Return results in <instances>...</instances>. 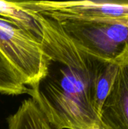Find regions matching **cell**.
<instances>
[{"instance_id":"ba28073f","label":"cell","mask_w":128,"mask_h":129,"mask_svg":"<svg viewBox=\"0 0 128 129\" xmlns=\"http://www.w3.org/2000/svg\"><path fill=\"white\" fill-rule=\"evenodd\" d=\"M126 61H128V60L115 61L105 60L103 63L98 73L94 88V109L98 116H100L103 102L115 79L120 65Z\"/></svg>"},{"instance_id":"30bf717a","label":"cell","mask_w":128,"mask_h":129,"mask_svg":"<svg viewBox=\"0 0 128 129\" xmlns=\"http://www.w3.org/2000/svg\"><path fill=\"white\" fill-rule=\"evenodd\" d=\"M115 23H121V24H124L125 26H128V20H124V21H118V22H115Z\"/></svg>"},{"instance_id":"9c48e42d","label":"cell","mask_w":128,"mask_h":129,"mask_svg":"<svg viewBox=\"0 0 128 129\" xmlns=\"http://www.w3.org/2000/svg\"><path fill=\"white\" fill-rule=\"evenodd\" d=\"M28 92L22 77L0 53V93L18 95Z\"/></svg>"},{"instance_id":"8fae6325","label":"cell","mask_w":128,"mask_h":129,"mask_svg":"<svg viewBox=\"0 0 128 129\" xmlns=\"http://www.w3.org/2000/svg\"><path fill=\"white\" fill-rule=\"evenodd\" d=\"M86 129H102L100 128V125H95V126H93V127H91V128H88Z\"/></svg>"},{"instance_id":"7a4b0ae2","label":"cell","mask_w":128,"mask_h":129,"mask_svg":"<svg viewBox=\"0 0 128 129\" xmlns=\"http://www.w3.org/2000/svg\"><path fill=\"white\" fill-rule=\"evenodd\" d=\"M58 23L72 41L90 54L106 61L128 60L127 26L103 20H64Z\"/></svg>"},{"instance_id":"5b68a950","label":"cell","mask_w":128,"mask_h":129,"mask_svg":"<svg viewBox=\"0 0 128 129\" xmlns=\"http://www.w3.org/2000/svg\"><path fill=\"white\" fill-rule=\"evenodd\" d=\"M99 119L102 129H128V61L120 65Z\"/></svg>"},{"instance_id":"52a82bcc","label":"cell","mask_w":128,"mask_h":129,"mask_svg":"<svg viewBox=\"0 0 128 129\" xmlns=\"http://www.w3.org/2000/svg\"><path fill=\"white\" fill-rule=\"evenodd\" d=\"M0 17L15 23L41 42L42 30L39 23L32 12L23 9L17 2L0 1Z\"/></svg>"},{"instance_id":"8992f818","label":"cell","mask_w":128,"mask_h":129,"mask_svg":"<svg viewBox=\"0 0 128 129\" xmlns=\"http://www.w3.org/2000/svg\"><path fill=\"white\" fill-rule=\"evenodd\" d=\"M8 129H53L35 103L23 101L17 111L7 119Z\"/></svg>"},{"instance_id":"277c9868","label":"cell","mask_w":128,"mask_h":129,"mask_svg":"<svg viewBox=\"0 0 128 129\" xmlns=\"http://www.w3.org/2000/svg\"><path fill=\"white\" fill-rule=\"evenodd\" d=\"M25 10L51 20H128V1H25L17 2Z\"/></svg>"},{"instance_id":"6da1fadb","label":"cell","mask_w":128,"mask_h":129,"mask_svg":"<svg viewBox=\"0 0 128 129\" xmlns=\"http://www.w3.org/2000/svg\"><path fill=\"white\" fill-rule=\"evenodd\" d=\"M32 13L42 30L41 45L46 69L38 81L29 88L31 99L53 129L100 126L94 98L96 79L105 60L78 46L58 22Z\"/></svg>"},{"instance_id":"3957f363","label":"cell","mask_w":128,"mask_h":129,"mask_svg":"<svg viewBox=\"0 0 128 129\" xmlns=\"http://www.w3.org/2000/svg\"><path fill=\"white\" fill-rule=\"evenodd\" d=\"M0 53L20 74L28 88L45 72L46 57L41 42L15 23L2 17Z\"/></svg>"}]
</instances>
